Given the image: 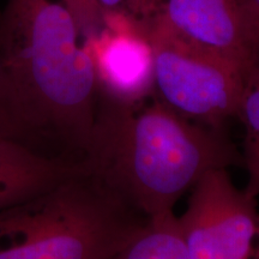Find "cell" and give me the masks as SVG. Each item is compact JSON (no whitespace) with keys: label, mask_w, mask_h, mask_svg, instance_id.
Instances as JSON below:
<instances>
[{"label":"cell","mask_w":259,"mask_h":259,"mask_svg":"<svg viewBox=\"0 0 259 259\" xmlns=\"http://www.w3.org/2000/svg\"><path fill=\"white\" fill-rule=\"evenodd\" d=\"M97 93L92 58L63 3L9 0L0 12V122L16 143L79 162Z\"/></svg>","instance_id":"cell-1"},{"label":"cell","mask_w":259,"mask_h":259,"mask_svg":"<svg viewBox=\"0 0 259 259\" xmlns=\"http://www.w3.org/2000/svg\"><path fill=\"white\" fill-rule=\"evenodd\" d=\"M80 166L107 192L147 219L173 213L209 170L242 164L218 128L204 127L162 102L126 105L97 93Z\"/></svg>","instance_id":"cell-2"},{"label":"cell","mask_w":259,"mask_h":259,"mask_svg":"<svg viewBox=\"0 0 259 259\" xmlns=\"http://www.w3.org/2000/svg\"><path fill=\"white\" fill-rule=\"evenodd\" d=\"M82 166L0 210V259H109L139 222Z\"/></svg>","instance_id":"cell-3"},{"label":"cell","mask_w":259,"mask_h":259,"mask_svg":"<svg viewBox=\"0 0 259 259\" xmlns=\"http://www.w3.org/2000/svg\"><path fill=\"white\" fill-rule=\"evenodd\" d=\"M150 45L154 89L191 121L221 128L236 116L247 76L235 64L181 35L161 16L138 27Z\"/></svg>","instance_id":"cell-4"},{"label":"cell","mask_w":259,"mask_h":259,"mask_svg":"<svg viewBox=\"0 0 259 259\" xmlns=\"http://www.w3.org/2000/svg\"><path fill=\"white\" fill-rule=\"evenodd\" d=\"M178 220L190 259H253L259 220L255 198L233 184L227 168L200 178Z\"/></svg>","instance_id":"cell-5"},{"label":"cell","mask_w":259,"mask_h":259,"mask_svg":"<svg viewBox=\"0 0 259 259\" xmlns=\"http://www.w3.org/2000/svg\"><path fill=\"white\" fill-rule=\"evenodd\" d=\"M160 16L181 35L225 57L248 76L259 53L255 0H166Z\"/></svg>","instance_id":"cell-6"},{"label":"cell","mask_w":259,"mask_h":259,"mask_svg":"<svg viewBox=\"0 0 259 259\" xmlns=\"http://www.w3.org/2000/svg\"><path fill=\"white\" fill-rule=\"evenodd\" d=\"M83 44L100 94L126 105L145 101L154 89L153 53L137 25L119 15H105L103 28Z\"/></svg>","instance_id":"cell-7"},{"label":"cell","mask_w":259,"mask_h":259,"mask_svg":"<svg viewBox=\"0 0 259 259\" xmlns=\"http://www.w3.org/2000/svg\"><path fill=\"white\" fill-rule=\"evenodd\" d=\"M78 163L38 155L16 143L0 145V210L56 186Z\"/></svg>","instance_id":"cell-8"},{"label":"cell","mask_w":259,"mask_h":259,"mask_svg":"<svg viewBox=\"0 0 259 259\" xmlns=\"http://www.w3.org/2000/svg\"><path fill=\"white\" fill-rule=\"evenodd\" d=\"M109 259H190L173 213L145 219Z\"/></svg>","instance_id":"cell-9"},{"label":"cell","mask_w":259,"mask_h":259,"mask_svg":"<svg viewBox=\"0 0 259 259\" xmlns=\"http://www.w3.org/2000/svg\"><path fill=\"white\" fill-rule=\"evenodd\" d=\"M238 118L245 127L242 166L248 173L246 194L257 198L259 196V53L246 78Z\"/></svg>","instance_id":"cell-10"},{"label":"cell","mask_w":259,"mask_h":259,"mask_svg":"<svg viewBox=\"0 0 259 259\" xmlns=\"http://www.w3.org/2000/svg\"><path fill=\"white\" fill-rule=\"evenodd\" d=\"M103 15H119L137 27L162 14L166 0H96Z\"/></svg>","instance_id":"cell-11"},{"label":"cell","mask_w":259,"mask_h":259,"mask_svg":"<svg viewBox=\"0 0 259 259\" xmlns=\"http://www.w3.org/2000/svg\"><path fill=\"white\" fill-rule=\"evenodd\" d=\"M76 22L82 40L94 36L105 25V15L96 0H61Z\"/></svg>","instance_id":"cell-12"},{"label":"cell","mask_w":259,"mask_h":259,"mask_svg":"<svg viewBox=\"0 0 259 259\" xmlns=\"http://www.w3.org/2000/svg\"><path fill=\"white\" fill-rule=\"evenodd\" d=\"M8 143H16V142L14 141V138L11 137V135L9 134V131L6 130L5 126L0 122V145H4Z\"/></svg>","instance_id":"cell-13"},{"label":"cell","mask_w":259,"mask_h":259,"mask_svg":"<svg viewBox=\"0 0 259 259\" xmlns=\"http://www.w3.org/2000/svg\"><path fill=\"white\" fill-rule=\"evenodd\" d=\"M253 259H259V220H258V232H257V240H255Z\"/></svg>","instance_id":"cell-14"},{"label":"cell","mask_w":259,"mask_h":259,"mask_svg":"<svg viewBox=\"0 0 259 259\" xmlns=\"http://www.w3.org/2000/svg\"><path fill=\"white\" fill-rule=\"evenodd\" d=\"M255 2H257V3H258V5H259V0H255Z\"/></svg>","instance_id":"cell-15"}]
</instances>
